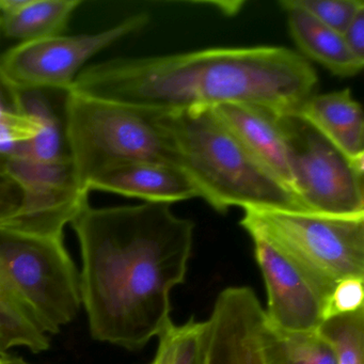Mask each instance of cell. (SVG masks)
Masks as SVG:
<instances>
[{
    "instance_id": "24",
    "label": "cell",
    "mask_w": 364,
    "mask_h": 364,
    "mask_svg": "<svg viewBox=\"0 0 364 364\" xmlns=\"http://www.w3.org/2000/svg\"><path fill=\"white\" fill-rule=\"evenodd\" d=\"M5 157H0V225H5L20 210L23 191L9 176Z\"/></svg>"
},
{
    "instance_id": "5",
    "label": "cell",
    "mask_w": 364,
    "mask_h": 364,
    "mask_svg": "<svg viewBox=\"0 0 364 364\" xmlns=\"http://www.w3.org/2000/svg\"><path fill=\"white\" fill-rule=\"evenodd\" d=\"M240 223L295 262L328 298L338 281L364 279V215L248 208Z\"/></svg>"
},
{
    "instance_id": "6",
    "label": "cell",
    "mask_w": 364,
    "mask_h": 364,
    "mask_svg": "<svg viewBox=\"0 0 364 364\" xmlns=\"http://www.w3.org/2000/svg\"><path fill=\"white\" fill-rule=\"evenodd\" d=\"M0 274L50 336L82 308L80 272L63 237L0 225Z\"/></svg>"
},
{
    "instance_id": "12",
    "label": "cell",
    "mask_w": 364,
    "mask_h": 364,
    "mask_svg": "<svg viewBox=\"0 0 364 364\" xmlns=\"http://www.w3.org/2000/svg\"><path fill=\"white\" fill-rule=\"evenodd\" d=\"M210 109L240 144L291 191L283 116L246 104H223Z\"/></svg>"
},
{
    "instance_id": "13",
    "label": "cell",
    "mask_w": 364,
    "mask_h": 364,
    "mask_svg": "<svg viewBox=\"0 0 364 364\" xmlns=\"http://www.w3.org/2000/svg\"><path fill=\"white\" fill-rule=\"evenodd\" d=\"M88 189L118 193L148 203L170 204L200 198L197 186L181 168L150 161L109 168L93 178Z\"/></svg>"
},
{
    "instance_id": "27",
    "label": "cell",
    "mask_w": 364,
    "mask_h": 364,
    "mask_svg": "<svg viewBox=\"0 0 364 364\" xmlns=\"http://www.w3.org/2000/svg\"><path fill=\"white\" fill-rule=\"evenodd\" d=\"M0 364H9V355L7 353H0Z\"/></svg>"
},
{
    "instance_id": "25",
    "label": "cell",
    "mask_w": 364,
    "mask_h": 364,
    "mask_svg": "<svg viewBox=\"0 0 364 364\" xmlns=\"http://www.w3.org/2000/svg\"><path fill=\"white\" fill-rule=\"evenodd\" d=\"M342 36L350 52L364 61V8L353 16Z\"/></svg>"
},
{
    "instance_id": "15",
    "label": "cell",
    "mask_w": 364,
    "mask_h": 364,
    "mask_svg": "<svg viewBox=\"0 0 364 364\" xmlns=\"http://www.w3.org/2000/svg\"><path fill=\"white\" fill-rule=\"evenodd\" d=\"M279 5L287 12L289 33L304 58L341 78L355 77L362 71L364 61L350 52L342 33L317 22L291 0H282Z\"/></svg>"
},
{
    "instance_id": "23",
    "label": "cell",
    "mask_w": 364,
    "mask_h": 364,
    "mask_svg": "<svg viewBox=\"0 0 364 364\" xmlns=\"http://www.w3.org/2000/svg\"><path fill=\"white\" fill-rule=\"evenodd\" d=\"M363 278H347L338 281L328 298L323 319L363 309Z\"/></svg>"
},
{
    "instance_id": "8",
    "label": "cell",
    "mask_w": 364,
    "mask_h": 364,
    "mask_svg": "<svg viewBox=\"0 0 364 364\" xmlns=\"http://www.w3.org/2000/svg\"><path fill=\"white\" fill-rule=\"evenodd\" d=\"M149 20V14H138L100 33L22 42L0 57V86L16 90L68 92L91 58L123 38L141 31Z\"/></svg>"
},
{
    "instance_id": "19",
    "label": "cell",
    "mask_w": 364,
    "mask_h": 364,
    "mask_svg": "<svg viewBox=\"0 0 364 364\" xmlns=\"http://www.w3.org/2000/svg\"><path fill=\"white\" fill-rule=\"evenodd\" d=\"M50 345V336L0 274V353L14 348L42 353Z\"/></svg>"
},
{
    "instance_id": "21",
    "label": "cell",
    "mask_w": 364,
    "mask_h": 364,
    "mask_svg": "<svg viewBox=\"0 0 364 364\" xmlns=\"http://www.w3.org/2000/svg\"><path fill=\"white\" fill-rule=\"evenodd\" d=\"M317 331L331 345L336 364H364V308L328 317Z\"/></svg>"
},
{
    "instance_id": "16",
    "label": "cell",
    "mask_w": 364,
    "mask_h": 364,
    "mask_svg": "<svg viewBox=\"0 0 364 364\" xmlns=\"http://www.w3.org/2000/svg\"><path fill=\"white\" fill-rule=\"evenodd\" d=\"M4 90L16 112L36 119L41 125L39 135L26 142L20 155L14 157H23L38 163H57L70 159L65 125L44 91L12 88H4Z\"/></svg>"
},
{
    "instance_id": "4",
    "label": "cell",
    "mask_w": 364,
    "mask_h": 364,
    "mask_svg": "<svg viewBox=\"0 0 364 364\" xmlns=\"http://www.w3.org/2000/svg\"><path fill=\"white\" fill-rule=\"evenodd\" d=\"M65 139L78 184L89 191L93 178L114 166L137 161L176 166V153L148 112L67 92ZM90 193V191H89Z\"/></svg>"
},
{
    "instance_id": "10",
    "label": "cell",
    "mask_w": 364,
    "mask_h": 364,
    "mask_svg": "<svg viewBox=\"0 0 364 364\" xmlns=\"http://www.w3.org/2000/svg\"><path fill=\"white\" fill-rule=\"evenodd\" d=\"M255 255L267 291L266 318L287 331H314L325 318L328 297L295 262L261 236L252 235Z\"/></svg>"
},
{
    "instance_id": "11",
    "label": "cell",
    "mask_w": 364,
    "mask_h": 364,
    "mask_svg": "<svg viewBox=\"0 0 364 364\" xmlns=\"http://www.w3.org/2000/svg\"><path fill=\"white\" fill-rule=\"evenodd\" d=\"M265 310L247 287L219 294L208 319L204 364H267L264 353Z\"/></svg>"
},
{
    "instance_id": "26",
    "label": "cell",
    "mask_w": 364,
    "mask_h": 364,
    "mask_svg": "<svg viewBox=\"0 0 364 364\" xmlns=\"http://www.w3.org/2000/svg\"><path fill=\"white\" fill-rule=\"evenodd\" d=\"M9 364H31L25 361L22 358L9 357Z\"/></svg>"
},
{
    "instance_id": "22",
    "label": "cell",
    "mask_w": 364,
    "mask_h": 364,
    "mask_svg": "<svg viewBox=\"0 0 364 364\" xmlns=\"http://www.w3.org/2000/svg\"><path fill=\"white\" fill-rule=\"evenodd\" d=\"M291 3L317 22L340 33L346 29L358 11L364 8L362 0H291Z\"/></svg>"
},
{
    "instance_id": "9",
    "label": "cell",
    "mask_w": 364,
    "mask_h": 364,
    "mask_svg": "<svg viewBox=\"0 0 364 364\" xmlns=\"http://www.w3.org/2000/svg\"><path fill=\"white\" fill-rule=\"evenodd\" d=\"M9 176L20 185V210L1 227L25 233L63 237L68 223L89 204V191L78 184L71 159L38 163L23 157L6 161Z\"/></svg>"
},
{
    "instance_id": "3",
    "label": "cell",
    "mask_w": 364,
    "mask_h": 364,
    "mask_svg": "<svg viewBox=\"0 0 364 364\" xmlns=\"http://www.w3.org/2000/svg\"><path fill=\"white\" fill-rule=\"evenodd\" d=\"M150 114L169 139L178 168L197 186L200 199L217 212L231 208L306 212L295 195L240 144L210 108Z\"/></svg>"
},
{
    "instance_id": "17",
    "label": "cell",
    "mask_w": 364,
    "mask_h": 364,
    "mask_svg": "<svg viewBox=\"0 0 364 364\" xmlns=\"http://www.w3.org/2000/svg\"><path fill=\"white\" fill-rule=\"evenodd\" d=\"M84 0H29L20 11L0 14V31L22 42L63 36Z\"/></svg>"
},
{
    "instance_id": "7",
    "label": "cell",
    "mask_w": 364,
    "mask_h": 364,
    "mask_svg": "<svg viewBox=\"0 0 364 364\" xmlns=\"http://www.w3.org/2000/svg\"><path fill=\"white\" fill-rule=\"evenodd\" d=\"M291 191L306 212L364 215V165L347 159L298 114L282 117Z\"/></svg>"
},
{
    "instance_id": "20",
    "label": "cell",
    "mask_w": 364,
    "mask_h": 364,
    "mask_svg": "<svg viewBox=\"0 0 364 364\" xmlns=\"http://www.w3.org/2000/svg\"><path fill=\"white\" fill-rule=\"evenodd\" d=\"M208 332V321L191 318L184 325L170 323L157 336L159 347L149 364H204Z\"/></svg>"
},
{
    "instance_id": "18",
    "label": "cell",
    "mask_w": 364,
    "mask_h": 364,
    "mask_svg": "<svg viewBox=\"0 0 364 364\" xmlns=\"http://www.w3.org/2000/svg\"><path fill=\"white\" fill-rule=\"evenodd\" d=\"M263 344L267 364H336L331 345L317 330L287 331L266 318Z\"/></svg>"
},
{
    "instance_id": "14",
    "label": "cell",
    "mask_w": 364,
    "mask_h": 364,
    "mask_svg": "<svg viewBox=\"0 0 364 364\" xmlns=\"http://www.w3.org/2000/svg\"><path fill=\"white\" fill-rule=\"evenodd\" d=\"M298 116L314 127L347 159L364 165V118L350 89L309 97Z\"/></svg>"
},
{
    "instance_id": "2",
    "label": "cell",
    "mask_w": 364,
    "mask_h": 364,
    "mask_svg": "<svg viewBox=\"0 0 364 364\" xmlns=\"http://www.w3.org/2000/svg\"><path fill=\"white\" fill-rule=\"evenodd\" d=\"M317 85L299 53L251 46L112 59L82 70L68 92L149 114L246 104L289 116L316 95Z\"/></svg>"
},
{
    "instance_id": "1",
    "label": "cell",
    "mask_w": 364,
    "mask_h": 364,
    "mask_svg": "<svg viewBox=\"0 0 364 364\" xmlns=\"http://www.w3.org/2000/svg\"><path fill=\"white\" fill-rule=\"evenodd\" d=\"M80 242L82 306L91 336L129 350L170 323V294L184 282L195 225L170 204L82 208L71 223Z\"/></svg>"
}]
</instances>
